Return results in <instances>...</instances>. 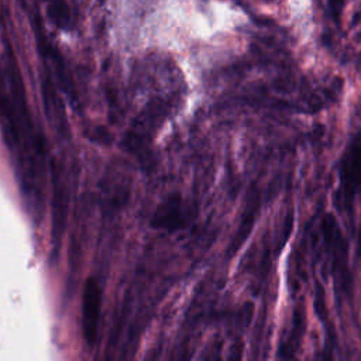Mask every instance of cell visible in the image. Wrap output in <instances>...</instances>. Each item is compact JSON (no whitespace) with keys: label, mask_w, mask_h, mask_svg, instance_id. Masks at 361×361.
Returning <instances> with one entry per match:
<instances>
[{"label":"cell","mask_w":361,"mask_h":361,"mask_svg":"<svg viewBox=\"0 0 361 361\" xmlns=\"http://www.w3.org/2000/svg\"><path fill=\"white\" fill-rule=\"evenodd\" d=\"M86 134H87V137H90L93 141L100 142V144H109V142L111 141L110 134H109L104 128H102V127H94L92 131H87Z\"/></svg>","instance_id":"cell-9"},{"label":"cell","mask_w":361,"mask_h":361,"mask_svg":"<svg viewBox=\"0 0 361 361\" xmlns=\"http://www.w3.org/2000/svg\"><path fill=\"white\" fill-rule=\"evenodd\" d=\"M338 180L337 206L348 207L361 188V131H358L347 145L340 162Z\"/></svg>","instance_id":"cell-1"},{"label":"cell","mask_w":361,"mask_h":361,"mask_svg":"<svg viewBox=\"0 0 361 361\" xmlns=\"http://www.w3.org/2000/svg\"><path fill=\"white\" fill-rule=\"evenodd\" d=\"M324 238H326V245L331 252L333 257V271L336 274V279L340 281V283L344 286L347 290L348 288V267H347V258H348V251H347V243L334 220L333 216H327L324 220Z\"/></svg>","instance_id":"cell-3"},{"label":"cell","mask_w":361,"mask_h":361,"mask_svg":"<svg viewBox=\"0 0 361 361\" xmlns=\"http://www.w3.org/2000/svg\"><path fill=\"white\" fill-rule=\"evenodd\" d=\"M102 307V290L94 278H87L82 296V329L83 338L89 345H94L99 331Z\"/></svg>","instance_id":"cell-2"},{"label":"cell","mask_w":361,"mask_h":361,"mask_svg":"<svg viewBox=\"0 0 361 361\" xmlns=\"http://www.w3.org/2000/svg\"><path fill=\"white\" fill-rule=\"evenodd\" d=\"M48 17L58 28H66L71 23V11L66 1L52 0L48 7Z\"/></svg>","instance_id":"cell-7"},{"label":"cell","mask_w":361,"mask_h":361,"mask_svg":"<svg viewBox=\"0 0 361 361\" xmlns=\"http://www.w3.org/2000/svg\"><path fill=\"white\" fill-rule=\"evenodd\" d=\"M42 90H44V99H45V106L49 113V118H54L56 121V126L61 128V131L68 133V126H66V118L63 114V109L61 107L59 99L54 90L52 82L45 78L42 80Z\"/></svg>","instance_id":"cell-6"},{"label":"cell","mask_w":361,"mask_h":361,"mask_svg":"<svg viewBox=\"0 0 361 361\" xmlns=\"http://www.w3.org/2000/svg\"><path fill=\"white\" fill-rule=\"evenodd\" d=\"M303 331H305V313H303L302 306H298L295 310V316H293V330L289 337L290 350L300 343V337L303 336Z\"/></svg>","instance_id":"cell-8"},{"label":"cell","mask_w":361,"mask_h":361,"mask_svg":"<svg viewBox=\"0 0 361 361\" xmlns=\"http://www.w3.org/2000/svg\"><path fill=\"white\" fill-rule=\"evenodd\" d=\"M188 223V210L178 195H171L162 200L151 219V226L154 228L165 230L168 233L178 231L183 228Z\"/></svg>","instance_id":"cell-4"},{"label":"cell","mask_w":361,"mask_h":361,"mask_svg":"<svg viewBox=\"0 0 361 361\" xmlns=\"http://www.w3.org/2000/svg\"><path fill=\"white\" fill-rule=\"evenodd\" d=\"M52 183V238L55 241V245H58V240L63 233L66 221V193L56 171H54Z\"/></svg>","instance_id":"cell-5"},{"label":"cell","mask_w":361,"mask_h":361,"mask_svg":"<svg viewBox=\"0 0 361 361\" xmlns=\"http://www.w3.org/2000/svg\"><path fill=\"white\" fill-rule=\"evenodd\" d=\"M337 3H338V0H337Z\"/></svg>","instance_id":"cell-10"}]
</instances>
